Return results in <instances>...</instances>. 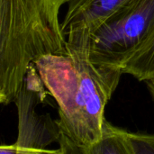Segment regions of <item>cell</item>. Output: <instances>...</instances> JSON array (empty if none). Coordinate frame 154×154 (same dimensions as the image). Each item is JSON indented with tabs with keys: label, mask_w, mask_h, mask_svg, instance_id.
Wrapping results in <instances>:
<instances>
[{
	"label": "cell",
	"mask_w": 154,
	"mask_h": 154,
	"mask_svg": "<svg viewBox=\"0 0 154 154\" xmlns=\"http://www.w3.org/2000/svg\"><path fill=\"white\" fill-rule=\"evenodd\" d=\"M66 50L63 54L42 56L33 64L58 105L61 132L83 148L101 137L105 108L124 72L94 64L88 48Z\"/></svg>",
	"instance_id": "1"
},
{
	"label": "cell",
	"mask_w": 154,
	"mask_h": 154,
	"mask_svg": "<svg viewBox=\"0 0 154 154\" xmlns=\"http://www.w3.org/2000/svg\"><path fill=\"white\" fill-rule=\"evenodd\" d=\"M68 0H0V102L14 103L39 58L67 52L59 14Z\"/></svg>",
	"instance_id": "2"
},
{
	"label": "cell",
	"mask_w": 154,
	"mask_h": 154,
	"mask_svg": "<svg viewBox=\"0 0 154 154\" xmlns=\"http://www.w3.org/2000/svg\"><path fill=\"white\" fill-rule=\"evenodd\" d=\"M154 36V0H130L91 34L89 59L122 69Z\"/></svg>",
	"instance_id": "3"
},
{
	"label": "cell",
	"mask_w": 154,
	"mask_h": 154,
	"mask_svg": "<svg viewBox=\"0 0 154 154\" xmlns=\"http://www.w3.org/2000/svg\"><path fill=\"white\" fill-rule=\"evenodd\" d=\"M47 92L35 65H31L14 102L18 116V135L15 142L17 154H39L53 143L59 142L61 130L58 120L37 111Z\"/></svg>",
	"instance_id": "4"
},
{
	"label": "cell",
	"mask_w": 154,
	"mask_h": 154,
	"mask_svg": "<svg viewBox=\"0 0 154 154\" xmlns=\"http://www.w3.org/2000/svg\"><path fill=\"white\" fill-rule=\"evenodd\" d=\"M130 0H68L61 22L66 45L89 48L91 34L113 13Z\"/></svg>",
	"instance_id": "5"
},
{
	"label": "cell",
	"mask_w": 154,
	"mask_h": 154,
	"mask_svg": "<svg viewBox=\"0 0 154 154\" xmlns=\"http://www.w3.org/2000/svg\"><path fill=\"white\" fill-rule=\"evenodd\" d=\"M82 154H134L129 139V132L104 122L101 137L92 144L81 148Z\"/></svg>",
	"instance_id": "6"
},
{
	"label": "cell",
	"mask_w": 154,
	"mask_h": 154,
	"mask_svg": "<svg viewBox=\"0 0 154 154\" xmlns=\"http://www.w3.org/2000/svg\"><path fill=\"white\" fill-rule=\"evenodd\" d=\"M124 74H129L139 81L154 79V36L123 68Z\"/></svg>",
	"instance_id": "7"
},
{
	"label": "cell",
	"mask_w": 154,
	"mask_h": 154,
	"mask_svg": "<svg viewBox=\"0 0 154 154\" xmlns=\"http://www.w3.org/2000/svg\"><path fill=\"white\" fill-rule=\"evenodd\" d=\"M134 154H154V134L129 132Z\"/></svg>",
	"instance_id": "8"
},
{
	"label": "cell",
	"mask_w": 154,
	"mask_h": 154,
	"mask_svg": "<svg viewBox=\"0 0 154 154\" xmlns=\"http://www.w3.org/2000/svg\"><path fill=\"white\" fill-rule=\"evenodd\" d=\"M61 154H82V150L64 133L61 132L58 142Z\"/></svg>",
	"instance_id": "9"
},
{
	"label": "cell",
	"mask_w": 154,
	"mask_h": 154,
	"mask_svg": "<svg viewBox=\"0 0 154 154\" xmlns=\"http://www.w3.org/2000/svg\"><path fill=\"white\" fill-rule=\"evenodd\" d=\"M0 154H17L16 143L13 144H2L0 146Z\"/></svg>",
	"instance_id": "10"
},
{
	"label": "cell",
	"mask_w": 154,
	"mask_h": 154,
	"mask_svg": "<svg viewBox=\"0 0 154 154\" xmlns=\"http://www.w3.org/2000/svg\"><path fill=\"white\" fill-rule=\"evenodd\" d=\"M146 83V86H147V88L149 90V93L151 95V97L153 101L154 104V79H152V80H148L145 82Z\"/></svg>",
	"instance_id": "11"
},
{
	"label": "cell",
	"mask_w": 154,
	"mask_h": 154,
	"mask_svg": "<svg viewBox=\"0 0 154 154\" xmlns=\"http://www.w3.org/2000/svg\"><path fill=\"white\" fill-rule=\"evenodd\" d=\"M39 154H61L60 153V149L58 147L57 149H45L43 151H42Z\"/></svg>",
	"instance_id": "12"
}]
</instances>
